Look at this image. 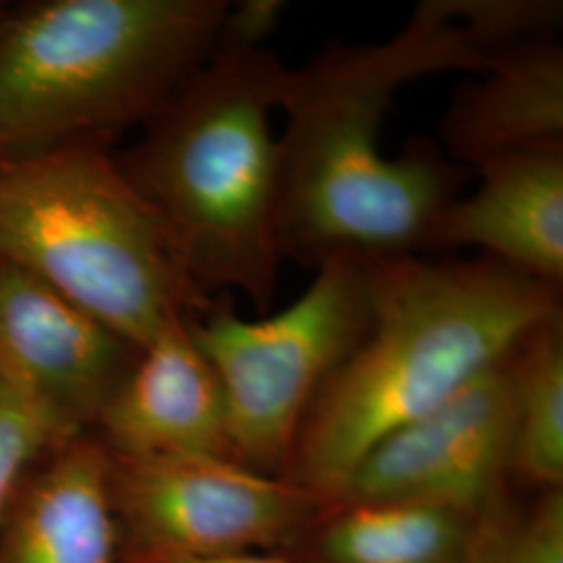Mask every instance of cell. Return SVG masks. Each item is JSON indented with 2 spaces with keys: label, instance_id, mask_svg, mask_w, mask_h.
<instances>
[{
  "label": "cell",
  "instance_id": "cell-1",
  "mask_svg": "<svg viewBox=\"0 0 563 563\" xmlns=\"http://www.w3.org/2000/svg\"><path fill=\"white\" fill-rule=\"evenodd\" d=\"M495 51L422 0L383 42H330L286 69L278 109L282 260L318 269L334 255L365 260L430 249L467 169L439 142L413 139L401 155L380 153V130L399 90L443 71L481 74Z\"/></svg>",
  "mask_w": 563,
  "mask_h": 563
},
{
  "label": "cell",
  "instance_id": "cell-2",
  "mask_svg": "<svg viewBox=\"0 0 563 563\" xmlns=\"http://www.w3.org/2000/svg\"><path fill=\"white\" fill-rule=\"evenodd\" d=\"M372 322L323 380L302 418L284 478L330 501L363 455L488 367L528 330L562 313V288L478 255L367 260Z\"/></svg>",
  "mask_w": 563,
  "mask_h": 563
},
{
  "label": "cell",
  "instance_id": "cell-3",
  "mask_svg": "<svg viewBox=\"0 0 563 563\" xmlns=\"http://www.w3.org/2000/svg\"><path fill=\"white\" fill-rule=\"evenodd\" d=\"M286 67L265 46L218 42L211 57L118 157L207 297L274 301L282 253L280 146L269 115Z\"/></svg>",
  "mask_w": 563,
  "mask_h": 563
},
{
  "label": "cell",
  "instance_id": "cell-4",
  "mask_svg": "<svg viewBox=\"0 0 563 563\" xmlns=\"http://www.w3.org/2000/svg\"><path fill=\"white\" fill-rule=\"evenodd\" d=\"M225 0H36L0 25V159L144 125L220 42Z\"/></svg>",
  "mask_w": 563,
  "mask_h": 563
},
{
  "label": "cell",
  "instance_id": "cell-5",
  "mask_svg": "<svg viewBox=\"0 0 563 563\" xmlns=\"http://www.w3.org/2000/svg\"><path fill=\"white\" fill-rule=\"evenodd\" d=\"M0 257L136 349L216 299L188 278L162 220L104 144L0 159Z\"/></svg>",
  "mask_w": 563,
  "mask_h": 563
},
{
  "label": "cell",
  "instance_id": "cell-6",
  "mask_svg": "<svg viewBox=\"0 0 563 563\" xmlns=\"http://www.w3.org/2000/svg\"><path fill=\"white\" fill-rule=\"evenodd\" d=\"M369 322L367 260L351 253L323 262L301 297L265 320H244L218 295L188 322L222 386L234 462L284 476L309 405Z\"/></svg>",
  "mask_w": 563,
  "mask_h": 563
},
{
  "label": "cell",
  "instance_id": "cell-7",
  "mask_svg": "<svg viewBox=\"0 0 563 563\" xmlns=\"http://www.w3.org/2000/svg\"><path fill=\"white\" fill-rule=\"evenodd\" d=\"M111 495L125 555L284 553L334 505L284 476L211 455H111Z\"/></svg>",
  "mask_w": 563,
  "mask_h": 563
},
{
  "label": "cell",
  "instance_id": "cell-8",
  "mask_svg": "<svg viewBox=\"0 0 563 563\" xmlns=\"http://www.w3.org/2000/svg\"><path fill=\"white\" fill-rule=\"evenodd\" d=\"M511 428L505 357L374 444L336 501L443 505L483 516L509 495Z\"/></svg>",
  "mask_w": 563,
  "mask_h": 563
},
{
  "label": "cell",
  "instance_id": "cell-9",
  "mask_svg": "<svg viewBox=\"0 0 563 563\" xmlns=\"http://www.w3.org/2000/svg\"><path fill=\"white\" fill-rule=\"evenodd\" d=\"M141 349L0 257V376L65 439L95 428Z\"/></svg>",
  "mask_w": 563,
  "mask_h": 563
},
{
  "label": "cell",
  "instance_id": "cell-10",
  "mask_svg": "<svg viewBox=\"0 0 563 563\" xmlns=\"http://www.w3.org/2000/svg\"><path fill=\"white\" fill-rule=\"evenodd\" d=\"M190 320H174L142 346L95 428L104 449L123 460L211 455L234 460L222 386Z\"/></svg>",
  "mask_w": 563,
  "mask_h": 563
},
{
  "label": "cell",
  "instance_id": "cell-11",
  "mask_svg": "<svg viewBox=\"0 0 563 563\" xmlns=\"http://www.w3.org/2000/svg\"><path fill=\"white\" fill-rule=\"evenodd\" d=\"M481 186L444 209L430 249H478L534 280L563 286V148L504 155L476 167Z\"/></svg>",
  "mask_w": 563,
  "mask_h": 563
},
{
  "label": "cell",
  "instance_id": "cell-12",
  "mask_svg": "<svg viewBox=\"0 0 563 563\" xmlns=\"http://www.w3.org/2000/svg\"><path fill=\"white\" fill-rule=\"evenodd\" d=\"M44 460L0 532V563H125L104 444L84 434Z\"/></svg>",
  "mask_w": 563,
  "mask_h": 563
},
{
  "label": "cell",
  "instance_id": "cell-13",
  "mask_svg": "<svg viewBox=\"0 0 563 563\" xmlns=\"http://www.w3.org/2000/svg\"><path fill=\"white\" fill-rule=\"evenodd\" d=\"M444 155L462 167L537 148H563V46L520 42L465 81L441 120Z\"/></svg>",
  "mask_w": 563,
  "mask_h": 563
},
{
  "label": "cell",
  "instance_id": "cell-14",
  "mask_svg": "<svg viewBox=\"0 0 563 563\" xmlns=\"http://www.w3.org/2000/svg\"><path fill=\"white\" fill-rule=\"evenodd\" d=\"M486 514L405 501H334L284 555L297 563H470Z\"/></svg>",
  "mask_w": 563,
  "mask_h": 563
},
{
  "label": "cell",
  "instance_id": "cell-15",
  "mask_svg": "<svg viewBox=\"0 0 563 563\" xmlns=\"http://www.w3.org/2000/svg\"><path fill=\"white\" fill-rule=\"evenodd\" d=\"M511 380V484L562 490L563 311L528 330L507 355Z\"/></svg>",
  "mask_w": 563,
  "mask_h": 563
},
{
  "label": "cell",
  "instance_id": "cell-16",
  "mask_svg": "<svg viewBox=\"0 0 563 563\" xmlns=\"http://www.w3.org/2000/svg\"><path fill=\"white\" fill-rule=\"evenodd\" d=\"M470 563H563L562 490H539L523 505L507 495L486 514Z\"/></svg>",
  "mask_w": 563,
  "mask_h": 563
},
{
  "label": "cell",
  "instance_id": "cell-17",
  "mask_svg": "<svg viewBox=\"0 0 563 563\" xmlns=\"http://www.w3.org/2000/svg\"><path fill=\"white\" fill-rule=\"evenodd\" d=\"M67 441L36 402L0 376V532L34 465Z\"/></svg>",
  "mask_w": 563,
  "mask_h": 563
},
{
  "label": "cell",
  "instance_id": "cell-18",
  "mask_svg": "<svg viewBox=\"0 0 563 563\" xmlns=\"http://www.w3.org/2000/svg\"><path fill=\"white\" fill-rule=\"evenodd\" d=\"M432 4L495 53L520 42L555 36L563 15V4L555 0H432Z\"/></svg>",
  "mask_w": 563,
  "mask_h": 563
},
{
  "label": "cell",
  "instance_id": "cell-19",
  "mask_svg": "<svg viewBox=\"0 0 563 563\" xmlns=\"http://www.w3.org/2000/svg\"><path fill=\"white\" fill-rule=\"evenodd\" d=\"M286 11L282 0H246L228 7L220 42L241 46H263L265 38L278 27Z\"/></svg>",
  "mask_w": 563,
  "mask_h": 563
},
{
  "label": "cell",
  "instance_id": "cell-20",
  "mask_svg": "<svg viewBox=\"0 0 563 563\" xmlns=\"http://www.w3.org/2000/svg\"><path fill=\"white\" fill-rule=\"evenodd\" d=\"M125 563H297L284 553H239L222 558H184V555H125Z\"/></svg>",
  "mask_w": 563,
  "mask_h": 563
},
{
  "label": "cell",
  "instance_id": "cell-21",
  "mask_svg": "<svg viewBox=\"0 0 563 563\" xmlns=\"http://www.w3.org/2000/svg\"><path fill=\"white\" fill-rule=\"evenodd\" d=\"M4 13H7V7L0 4V25H2V20H4Z\"/></svg>",
  "mask_w": 563,
  "mask_h": 563
}]
</instances>
